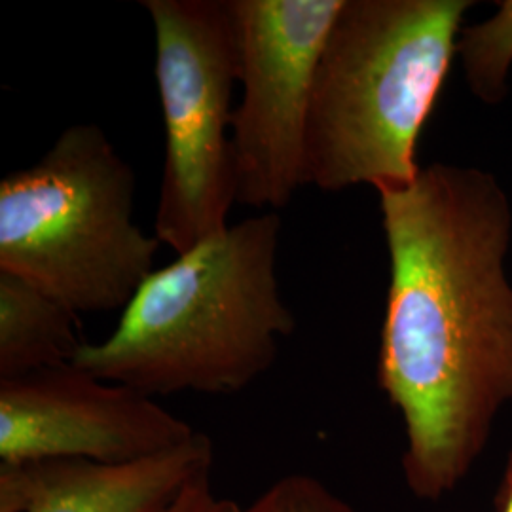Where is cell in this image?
Instances as JSON below:
<instances>
[{
	"mask_svg": "<svg viewBox=\"0 0 512 512\" xmlns=\"http://www.w3.org/2000/svg\"><path fill=\"white\" fill-rule=\"evenodd\" d=\"M378 194L389 253L378 384L403 418L410 492L437 501L512 403L511 202L492 173L446 164Z\"/></svg>",
	"mask_w": 512,
	"mask_h": 512,
	"instance_id": "cell-1",
	"label": "cell"
},
{
	"mask_svg": "<svg viewBox=\"0 0 512 512\" xmlns=\"http://www.w3.org/2000/svg\"><path fill=\"white\" fill-rule=\"evenodd\" d=\"M279 213L228 226L154 270L109 338L84 342L73 365L148 397L230 395L274 365L296 329L275 274Z\"/></svg>",
	"mask_w": 512,
	"mask_h": 512,
	"instance_id": "cell-2",
	"label": "cell"
},
{
	"mask_svg": "<svg viewBox=\"0 0 512 512\" xmlns=\"http://www.w3.org/2000/svg\"><path fill=\"white\" fill-rule=\"evenodd\" d=\"M469 0H344L319 57L306 184L378 192L414 183L416 148L456 57Z\"/></svg>",
	"mask_w": 512,
	"mask_h": 512,
	"instance_id": "cell-3",
	"label": "cell"
},
{
	"mask_svg": "<svg viewBox=\"0 0 512 512\" xmlns=\"http://www.w3.org/2000/svg\"><path fill=\"white\" fill-rule=\"evenodd\" d=\"M135 173L95 124L0 181V272L78 313L124 311L162 245L133 219Z\"/></svg>",
	"mask_w": 512,
	"mask_h": 512,
	"instance_id": "cell-4",
	"label": "cell"
},
{
	"mask_svg": "<svg viewBox=\"0 0 512 512\" xmlns=\"http://www.w3.org/2000/svg\"><path fill=\"white\" fill-rule=\"evenodd\" d=\"M156 42L165 162L154 236L177 255L228 228L236 203L232 92L238 82L228 0H143Z\"/></svg>",
	"mask_w": 512,
	"mask_h": 512,
	"instance_id": "cell-5",
	"label": "cell"
},
{
	"mask_svg": "<svg viewBox=\"0 0 512 512\" xmlns=\"http://www.w3.org/2000/svg\"><path fill=\"white\" fill-rule=\"evenodd\" d=\"M344 0H228L238 82L236 203L285 209L306 184V128L319 57Z\"/></svg>",
	"mask_w": 512,
	"mask_h": 512,
	"instance_id": "cell-6",
	"label": "cell"
},
{
	"mask_svg": "<svg viewBox=\"0 0 512 512\" xmlns=\"http://www.w3.org/2000/svg\"><path fill=\"white\" fill-rule=\"evenodd\" d=\"M198 431L141 391L55 366L0 380V461L131 463L169 452Z\"/></svg>",
	"mask_w": 512,
	"mask_h": 512,
	"instance_id": "cell-7",
	"label": "cell"
},
{
	"mask_svg": "<svg viewBox=\"0 0 512 512\" xmlns=\"http://www.w3.org/2000/svg\"><path fill=\"white\" fill-rule=\"evenodd\" d=\"M213 444L196 433L181 446L131 463L86 459L0 463V512H162L211 475Z\"/></svg>",
	"mask_w": 512,
	"mask_h": 512,
	"instance_id": "cell-8",
	"label": "cell"
},
{
	"mask_svg": "<svg viewBox=\"0 0 512 512\" xmlns=\"http://www.w3.org/2000/svg\"><path fill=\"white\" fill-rule=\"evenodd\" d=\"M82 344L74 311L21 277L0 272V380L73 365Z\"/></svg>",
	"mask_w": 512,
	"mask_h": 512,
	"instance_id": "cell-9",
	"label": "cell"
},
{
	"mask_svg": "<svg viewBox=\"0 0 512 512\" xmlns=\"http://www.w3.org/2000/svg\"><path fill=\"white\" fill-rule=\"evenodd\" d=\"M456 55L461 57L467 84L478 101L499 105L509 92L512 67V0L499 2L494 16L461 27Z\"/></svg>",
	"mask_w": 512,
	"mask_h": 512,
	"instance_id": "cell-10",
	"label": "cell"
},
{
	"mask_svg": "<svg viewBox=\"0 0 512 512\" xmlns=\"http://www.w3.org/2000/svg\"><path fill=\"white\" fill-rule=\"evenodd\" d=\"M239 512H357L317 478L291 475L277 480L249 509Z\"/></svg>",
	"mask_w": 512,
	"mask_h": 512,
	"instance_id": "cell-11",
	"label": "cell"
},
{
	"mask_svg": "<svg viewBox=\"0 0 512 512\" xmlns=\"http://www.w3.org/2000/svg\"><path fill=\"white\" fill-rule=\"evenodd\" d=\"M238 505L213 492L209 475L190 482L179 497L162 512H239Z\"/></svg>",
	"mask_w": 512,
	"mask_h": 512,
	"instance_id": "cell-12",
	"label": "cell"
}]
</instances>
